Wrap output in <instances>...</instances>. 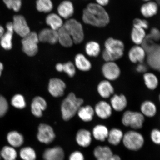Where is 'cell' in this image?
Returning <instances> with one entry per match:
<instances>
[{
    "label": "cell",
    "mask_w": 160,
    "mask_h": 160,
    "mask_svg": "<svg viewBox=\"0 0 160 160\" xmlns=\"http://www.w3.org/2000/svg\"><path fill=\"white\" fill-rule=\"evenodd\" d=\"M82 19L87 24L98 28H104L109 24L110 18L104 8L97 3L89 4L83 10Z\"/></svg>",
    "instance_id": "6da1fadb"
},
{
    "label": "cell",
    "mask_w": 160,
    "mask_h": 160,
    "mask_svg": "<svg viewBox=\"0 0 160 160\" xmlns=\"http://www.w3.org/2000/svg\"><path fill=\"white\" fill-rule=\"evenodd\" d=\"M104 47L102 57L105 62H115L124 54L125 45L121 40L109 37L106 40Z\"/></svg>",
    "instance_id": "7a4b0ae2"
},
{
    "label": "cell",
    "mask_w": 160,
    "mask_h": 160,
    "mask_svg": "<svg viewBox=\"0 0 160 160\" xmlns=\"http://www.w3.org/2000/svg\"><path fill=\"white\" fill-rule=\"evenodd\" d=\"M84 103L83 100L77 98L73 92L70 93L63 100L61 105L62 117L64 121H69L77 114Z\"/></svg>",
    "instance_id": "3957f363"
},
{
    "label": "cell",
    "mask_w": 160,
    "mask_h": 160,
    "mask_svg": "<svg viewBox=\"0 0 160 160\" xmlns=\"http://www.w3.org/2000/svg\"><path fill=\"white\" fill-rule=\"evenodd\" d=\"M124 146L131 151H138L143 147L145 139L141 133L136 130H130L124 133L122 141Z\"/></svg>",
    "instance_id": "277c9868"
},
{
    "label": "cell",
    "mask_w": 160,
    "mask_h": 160,
    "mask_svg": "<svg viewBox=\"0 0 160 160\" xmlns=\"http://www.w3.org/2000/svg\"><path fill=\"white\" fill-rule=\"evenodd\" d=\"M145 121V117L141 112L130 110L124 112L121 119L122 123L123 126L136 131L142 128Z\"/></svg>",
    "instance_id": "5b68a950"
},
{
    "label": "cell",
    "mask_w": 160,
    "mask_h": 160,
    "mask_svg": "<svg viewBox=\"0 0 160 160\" xmlns=\"http://www.w3.org/2000/svg\"><path fill=\"white\" fill-rule=\"evenodd\" d=\"M64 27L71 35L73 43H81L84 37L82 26L75 19H69L64 23Z\"/></svg>",
    "instance_id": "8992f818"
},
{
    "label": "cell",
    "mask_w": 160,
    "mask_h": 160,
    "mask_svg": "<svg viewBox=\"0 0 160 160\" xmlns=\"http://www.w3.org/2000/svg\"><path fill=\"white\" fill-rule=\"evenodd\" d=\"M39 42L38 36L34 32H31L22 40V50L29 57H33L38 51V43Z\"/></svg>",
    "instance_id": "52a82bcc"
},
{
    "label": "cell",
    "mask_w": 160,
    "mask_h": 160,
    "mask_svg": "<svg viewBox=\"0 0 160 160\" xmlns=\"http://www.w3.org/2000/svg\"><path fill=\"white\" fill-rule=\"evenodd\" d=\"M56 137L52 127L45 123H41L38 128L37 138L40 142L49 144L51 143Z\"/></svg>",
    "instance_id": "ba28073f"
},
{
    "label": "cell",
    "mask_w": 160,
    "mask_h": 160,
    "mask_svg": "<svg viewBox=\"0 0 160 160\" xmlns=\"http://www.w3.org/2000/svg\"><path fill=\"white\" fill-rule=\"evenodd\" d=\"M102 72L106 80L114 81L121 75V70L115 62H105L102 66Z\"/></svg>",
    "instance_id": "9c48e42d"
},
{
    "label": "cell",
    "mask_w": 160,
    "mask_h": 160,
    "mask_svg": "<svg viewBox=\"0 0 160 160\" xmlns=\"http://www.w3.org/2000/svg\"><path fill=\"white\" fill-rule=\"evenodd\" d=\"M67 87L66 83L58 78H53L49 80L48 91L53 97L58 98L62 97Z\"/></svg>",
    "instance_id": "30bf717a"
},
{
    "label": "cell",
    "mask_w": 160,
    "mask_h": 160,
    "mask_svg": "<svg viewBox=\"0 0 160 160\" xmlns=\"http://www.w3.org/2000/svg\"><path fill=\"white\" fill-rule=\"evenodd\" d=\"M12 23L14 32L22 38L26 37L31 32L27 21L23 16H14Z\"/></svg>",
    "instance_id": "8fae6325"
},
{
    "label": "cell",
    "mask_w": 160,
    "mask_h": 160,
    "mask_svg": "<svg viewBox=\"0 0 160 160\" xmlns=\"http://www.w3.org/2000/svg\"><path fill=\"white\" fill-rule=\"evenodd\" d=\"M147 57V53L141 45L133 46L128 52L129 59L133 63H143Z\"/></svg>",
    "instance_id": "7c38bea8"
},
{
    "label": "cell",
    "mask_w": 160,
    "mask_h": 160,
    "mask_svg": "<svg viewBox=\"0 0 160 160\" xmlns=\"http://www.w3.org/2000/svg\"><path fill=\"white\" fill-rule=\"evenodd\" d=\"M47 107L46 100L41 96H37L32 102L31 112L36 117L41 118L42 117L43 111L47 109Z\"/></svg>",
    "instance_id": "4fadbf2b"
},
{
    "label": "cell",
    "mask_w": 160,
    "mask_h": 160,
    "mask_svg": "<svg viewBox=\"0 0 160 160\" xmlns=\"http://www.w3.org/2000/svg\"><path fill=\"white\" fill-rule=\"evenodd\" d=\"M94 109L96 115L102 119L109 118L112 114L113 109L111 105L105 101L98 102Z\"/></svg>",
    "instance_id": "5bb4252c"
},
{
    "label": "cell",
    "mask_w": 160,
    "mask_h": 160,
    "mask_svg": "<svg viewBox=\"0 0 160 160\" xmlns=\"http://www.w3.org/2000/svg\"><path fill=\"white\" fill-rule=\"evenodd\" d=\"M146 60L150 68L160 72V44H158L153 51L147 54Z\"/></svg>",
    "instance_id": "9a60e30c"
},
{
    "label": "cell",
    "mask_w": 160,
    "mask_h": 160,
    "mask_svg": "<svg viewBox=\"0 0 160 160\" xmlns=\"http://www.w3.org/2000/svg\"><path fill=\"white\" fill-rule=\"evenodd\" d=\"M159 5L156 1L145 2L140 8V12L145 18H150L157 14Z\"/></svg>",
    "instance_id": "2e32d148"
},
{
    "label": "cell",
    "mask_w": 160,
    "mask_h": 160,
    "mask_svg": "<svg viewBox=\"0 0 160 160\" xmlns=\"http://www.w3.org/2000/svg\"><path fill=\"white\" fill-rule=\"evenodd\" d=\"M127 97L123 94H114L110 99V105L114 111L120 112L124 111L128 105Z\"/></svg>",
    "instance_id": "e0dca14e"
},
{
    "label": "cell",
    "mask_w": 160,
    "mask_h": 160,
    "mask_svg": "<svg viewBox=\"0 0 160 160\" xmlns=\"http://www.w3.org/2000/svg\"><path fill=\"white\" fill-rule=\"evenodd\" d=\"M98 93L102 98L107 99L114 95L115 90L111 82L107 80L100 82L97 88Z\"/></svg>",
    "instance_id": "ac0fdd59"
},
{
    "label": "cell",
    "mask_w": 160,
    "mask_h": 160,
    "mask_svg": "<svg viewBox=\"0 0 160 160\" xmlns=\"http://www.w3.org/2000/svg\"><path fill=\"white\" fill-rule=\"evenodd\" d=\"M65 153L61 147H55L45 149L43 154L44 160H64Z\"/></svg>",
    "instance_id": "d6986e66"
},
{
    "label": "cell",
    "mask_w": 160,
    "mask_h": 160,
    "mask_svg": "<svg viewBox=\"0 0 160 160\" xmlns=\"http://www.w3.org/2000/svg\"><path fill=\"white\" fill-rule=\"evenodd\" d=\"M6 27L7 31L4 33L0 38V43L4 49L9 50L11 49L12 47V39L14 32L12 23L11 22L7 23Z\"/></svg>",
    "instance_id": "ffe728a7"
},
{
    "label": "cell",
    "mask_w": 160,
    "mask_h": 160,
    "mask_svg": "<svg viewBox=\"0 0 160 160\" xmlns=\"http://www.w3.org/2000/svg\"><path fill=\"white\" fill-rule=\"evenodd\" d=\"M38 36L39 42L54 44L58 42V31L51 28H46L40 32Z\"/></svg>",
    "instance_id": "44dd1931"
},
{
    "label": "cell",
    "mask_w": 160,
    "mask_h": 160,
    "mask_svg": "<svg viewBox=\"0 0 160 160\" xmlns=\"http://www.w3.org/2000/svg\"><path fill=\"white\" fill-rule=\"evenodd\" d=\"M76 140L78 144L81 147L84 148L88 147L92 141V133L87 129H80L76 134Z\"/></svg>",
    "instance_id": "7402d4cb"
},
{
    "label": "cell",
    "mask_w": 160,
    "mask_h": 160,
    "mask_svg": "<svg viewBox=\"0 0 160 160\" xmlns=\"http://www.w3.org/2000/svg\"><path fill=\"white\" fill-rule=\"evenodd\" d=\"M58 15L62 18L69 19L71 17L74 12L72 3L69 1H65L60 3L58 8Z\"/></svg>",
    "instance_id": "603a6c76"
},
{
    "label": "cell",
    "mask_w": 160,
    "mask_h": 160,
    "mask_svg": "<svg viewBox=\"0 0 160 160\" xmlns=\"http://www.w3.org/2000/svg\"><path fill=\"white\" fill-rule=\"evenodd\" d=\"M93 153L97 160H109L113 155L111 148L107 146H97L94 149Z\"/></svg>",
    "instance_id": "cb8c5ba5"
},
{
    "label": "cell",
    "mask_w": 160,
    "mask_h": 160,
    "mask_svg": "<svg viewBox=\"0 0 160 160\" xmlns=\"http://www.w3.org/2000/svg\"><path fill=\"white\" fill-rule=\"evenodd\" d=\"M77 114L82 121L88 122L93 119L95 114L94 109L91 105L82 106L78 111Z\"/></svg>",
    "instance_id": "d4e9b609"
},
{
    "label": "cell",
    "mask_w": 160,
    "mask_h": 160,
    "mask_svg": "<svg viewBox=\"0 0 160 160\" xmlns=\"http://www.w3.org/2000/svg\"><path fill=\"white\" fill-rule=\"evenodd\" d=\"M141 112L145 117H154L157 112V106L152 101L147 100L143 102L140 107Z\"/></svg>",
    "instance_id": "484cf974"
},
{
    "label": "cell",
    "mask_w": 160,
    "mask_h": 160,
    "mask_svg": "<svg viewBox=\"0 0 160 160\" xmlns=\"http://www.w3.org/2000/svg\"><path fill=\"white\" fill-rule=\"evenodd\" d=\"M7 139L10 146L13 148L21 147L24 142L23 136L17 131H12L8 133Z\"/></svg>",
    "instance_id": "4316f807"
},
{
    "label": "cell",
    "mask_w": 160,
    "mask_h": 160,
    "mask_svg": "<svg viewBox=\"0 0 160 160\" xmlns=\"http://www.w3.org/2000/svg\"><path fill=\"white\" fill-rule=\"evenodd\" d=\"M124 134L122 130L118 128H113L109 131L107 140L110 144L117 146L122 142Z\"/></svg>",
    "instance_id": "83f0119b"
},
{
    "label": "cell",
    "mask_w": 160,
    "mask_h": 160,
    "mask_svg": "<svg viewBox=\"0 0 160 160\" xmlns=\"http://www.w3.org/2000/svg\"><path fill=\"white\" fill-rule=\"evenodd\" d=\"M75 64V67L81 71H88L92 68L91 62L82 54H78L76 56Z\"/></svg>",
    "instance_id": "f1b7e54d"
},
{
    "label": "cell",
    "mask_w": 160,
    "mask_h": 160,
    "mask_svg": "<svg viewBox=\"0 0 160 160\" xmlns=\"http://www.w3.org/2000/svg\"><path fill=\"white\" fill-rule=\"evenodd\" d=\"M58 42L63 47L69 48L73 45V42L72 38L63 25L58 31Z\"/></svg>",
    "instance_id": "f546056e"
},
{
    "label": "cell",
    "mask_w": 160,
    "mask_h": 160,
    "mask_svg": "<svg viewBox=\"0 0 160 160\" xmlns=\"http://www.w3.org/2000/svg\"><path fill=\"white\" fill-rule=\"evenodd\" d=\"M109 130L106 126L98 124L93 128L92 135L97 141L104 142L107 139Z\"/></svg>",
    "instance_id": "4dcf8cb0"
},
{
    "label": "cell",
    "mask_w": 160,
    "mask_h": 160,
    "mask_svg": "<svg viewBox=\"0 0 160 160\" xmlns=\"http://www.w3.org/2000/svg\"><path fill=\"white\" fill-rule=\"evenodd\" d=\"M46 22L50 28L56 31L61 28L64 25L62 18L58 15L54 13L48 15L46 18Z\"/></svg>",
    "instance_id": "1f68e13d"
},
{
    "label": "cell",
    "mask_w": 160,
    "mask_h": 160,
    "mask_svg": "<svg viewBox=\"0 0 160 160\" xmlns=\"http://www.w3.org/2000/svg\"><path fill=\"white\" fill-rule=\"evenodd\" d=\"M143 79L146 87L150 90H154L158 86L159 79L155 74L147 72L143 74Z\"/></svg>",
    "instance_id": "d6a6232c"
},
{
    "label": "cell",
    "mask_w": 160,
    "mask_h": 160,
    "mask_svg": "<svg viewBox=\"0 0 160 160\" xmlns=\"http://www.w3.org/2000/svg\"><path fill=\"white\" fill-rule=\"evenodd\" d=\"M147 35L145 30L133 27L131 33V41L135 45H141Z\"/></svg>",
    "instance_id": "836d02e7"
},
{
    "label": "cell",
    "mask_w": 160,
    "mask_h": 160,
    "mask_svg": "<svg viewBox=\"0 0 160 160\" xmlns=\"http://www.w3.org/2000/svg\"><path fill=\"white\" fill-rule=\"evenodd\" d=\"M0 155L3 160H16L18 157L17 150L10 145L5 146L2 148Z\"/></svg>",
    "instance_id": "e575fe53"
},
{
    "label": "cell",
    "mask_w": 160,
    "mask_h": 160,
    "mask_svg": "<svg viewBox=\"0 0 160 160\" xmlns=\"http://www.w3.org/2000/svg\"><path fill=\"white\" fill-rule=\"evenodd\" d=\"M86 52L90 57H97L101 52V47L99 44L95 41H90L86 45Z\"/></svg>",
    "instance_id": "d590c367"
},
{
    "label": "cell",
    "mask_w": 160,
    "mask_h": 160,
    "mask_svg": "<svg viewBox=\"0 0 160 160\" xmlns=\"http://www.w3.org/2000/svg\"><path fill=\"white\" fill-rule=\"evenodd\" d=\"M19 155L22 160H36L37 159L34 149L29 147L22 148L19 151Z\"/></svg>",
    "instance_id": "8d00e7d4"
},
{
    "label": "cell",
    "mask_w": 160,
    "mask_h": 160,
    "mask_svg": "<svg viewBox=\"0 0 160 160\" xmlns=\"http://www.w3.org/2000/svg\"><path fill=\"white\" fill-rule=\"evenodd\" d=\"M36 7L38 11L47 13L52 10L53 5L51 0H37Z\"/></svg>",
    "instance_id": "74e56055"
},
{
    "label": "cell",
    "mask_w": 160,
    "mask_h": 160,
    "mask_svg": "<svg viewBox=\"0 0 160 160\" xmlns=\"http://www.w3.org/2000/svg\"><path fill=\"white\" fill-rule=\"evenodd\" d=\"M158 45V43L154 41L148 34H147L141 45L145 49L147 54L153 51Z\"/></svg>",
    "instance_id": "f35d334b"
},
{
    "label": "cell",
    "mask_w": 160,
    "mask_h": 160,
    "mask_svg": "<svg viewBox=\"0 0 160 160\" xmlns=\"http://www.w3.org/2000/svg\"><path fill=\"white\" fill-rule=\"evenodd\" d=\"M11 104L13 107L19 109H23L26 107L24 97L21 94L14 96L11 100Z\"/></svg>",
    "instance_id": "ab89813d"
},
{
    "label": "cell",
    "mask_w": 160,
    "mask_h": 160,
    "mask_svg": "<svg viewBox=\"0 0 160 160\" xmlns=\"http://www.w3.org/2000/svg\"><path fill=\"white\" fill-rule=\"evenodd\" d=\"M8 8L12 9L18 12L19 11L22 6V0H3Z\"/></svg>",
    "instance_id": "60d3db41"
},
{
    "label": "cell",
    "mask_w": 160,
    "mask_h": 160,
    "mask_svg": "<svg viewBox=\"0 0 160 160\" xmlns=\"http://www.w3.org/2000/svg\"><path fill=\"white\" fill-rule=\"evenodd\" d=\"M63 72H64L70 78H72L75 75L76 67L71 62H68L63 64Z\"/></svg>",
    "instance_id": "b9f144b4"
},
{
    "label": "cell",
    "mask_w": 160,
    "mask_h": 160,
    "mask_svg": "<svg viewBox=\"0 0 160 160\" xmlns=\"http://www.w3.org/2000/svg\"><path fill=\"white\" fill-rule=\"evenodd\" d=\"M133 26L134 28L142 29L145 30L148 29L149 27V23L147 20L139 18H136L133 20Z\"/></svg>",
    "instance_id": "7bdbcfd3"
},
{
    "label": "cell",
    "mask_w": 160,
    "mask_h": 160,
    "mask_svg": "<svg viewBox=\"0 0 160 160\" xmlns=\"http://www.w3.org/2000/svg\"><path fill=\"white\" fill-rule=\"evenodd\" d=\"M8 109V104L7 99L0 95V118L3 117L7 113Z\"/></svg>",
    "instance_id": "ee69618b"
},
{
    "label": "cell",
    "mask_w": 160,
    "mask_h": 160,
    "mask_svg": "<svg viewBox=\"0 0 160 160\" xmlns=\"http://www.w3.org/2000/svg\"><path fill=\"white\" fill-rule=\"evenodd\" d=\"M150 138L152 142L157 145H160V130L155 128L152 130Z\"/></svg>",
    "instance_id": "f6af8a7d"
},
{
    "label": "cell",
    "mask_w": 160,
    "mask_h": 160,
    "mask_svg": "<svg viewBox=\"0 0 160 160\" xmlns=\"http://www.w3.org/2000/svg\"><path fill=\"white\" fill-rule=\"evenodd\" d=\"M148 35L156 42L160 41V31L157 28H152Z\"/></svg>",
    "instance_id": "bcb514c9"
},
{
    "label": "cell",
    "mask_w": 160,
    "mask_h": 160,
    "mask_svg": "<svg viewBox=\"0 0 160 160\" xmlns=\"http://www.w3.org/2000/svg\"><path fill=\"white\" fill-rule=\"evenodd\" d=\"M69 160H84V157L81 152L75 151L70 155Z\"/></svg>",
    "instance_id": "7dc6e473"
},
{
    "label": "cell",
    "mask_w": 160,
    "mask_h": 160,
    "mask_svg": "<svg viewBox=\"0 0 160 160\" xmlns=\"http://www.w3.org/2000/svg\"><path fill=\"white\" fill-rule=\"evenodd\" d=\"M136 69L138 72L144 74L147 72L148 68L147 65L144 64L143 63H142L138 64Z\"/></svg>",
    "instance_id": "c3c4849f"
},
{
    "label": "cell",
    "mask_w": 160,
    "mask_h": 160,
    "mask_svg": "<svg viewBox=\"0 0 160 160\" xmlns=\"http://www.w3.org/2000/svg\"><path fill=\"white\" fill-rule=\"evenodd\" d=\"M96 1L97 4L104 7L109 4L110 0H96Z\"/></svg>",
    "instance_id": "681fc988"
},
{
    "label": "cell",
    "mask_w": 160,
    "mask_h": 160,
    "mask_svg": "<svg viewBox=\"0 0 160 160\" xmlns=\"http://www.w3.org/2000/svg\"><path fill=\"white\" fill-rule=\"evenodd\" d=\"M63 64L58 63L56 65L55 68L58 72H63Z\"/></svg>",
    "instance_id": "f907efd6"
},
{
    "label": "cell",
    "mask_w": 160,
    "mask_h": 160,
    "mask_svg": "<svg viewBox=\"0 0 160 160\" xmlns=\"http://www.w3.org/2000/svg\"><path fill=\"white\" fill-rule=\"evenodd\" d=\"M109 160H121V159L119 155L113 154Z\"/></svg>",
    "instance_id": "816d5d0a"
},
{
    "label": "cell",
    "mask_w": 160,
    "mask_h": 160,
    "mask_svg": "<svg viewBox=\"0 0 160 160\" xmlns=\"http://www.w3.org/2000/svg\"><path fill=\"white\" fill-rule=\"evenodd\" d=\"M4 33V29L3 28L2 26L0 25V38H1L2 36L3 35Z\"/></svg>",
    "instance_id": "f5cc1de1"
},
{
    "label": "cell",
    "mask_w": 160,
    "mask_h": 160,
    "mask_svg": "<svg viewBox=\"0 0 160 160\" xmlns=\"http://www.w3.org/2000/svg\"><path fill=\"white\" fill-rule=\"evenodd\" d=\"M3 69V64L0 62V77L1 75L2 71Z\"/></svg>",
    "instance_id": "db71d44e"
},
{
    "label": "cell",
    "mask_w": 160,
    "mask_h": 160,
    "mask_svg": "<svg viewBox=\"0 0 160 160\" xmlns=\"http://www.w3.org/2000/svg\"><path fill=\"white\" fill-rule=\"evenodd\" d=\"M156 2H157L159 6H160V0H156Z\"/></svg>",
    "instance_id": "11a10c76"
},
{
    "label": "cell",
    "mask_w": 160,
    "mask_h": 160,
    "mask_svg": "<svg viewBox=\"0 0 160 160\" xmlns=\"http://www.w3.org/2000/svg\"><path fill=\"white\" fill-rule=\"evenodd\" d=\"M143 1H144L145 2H147L152 1V0H143Z\"/></svg>",
    "instance_id": "9f6ffc18"
},
{
    "label": "cell",
    "mask_w": 160,
    "mask_h": 160,
    "mask_svg": "<svg viewBox=\"0 0 160 160\" xmlns=\"http://www.w3.org/2000/svg\"><path fill=\"white\" fill-rule=\"evenodd\" d=\"M159 102L160 103V95H159Z\"/></svg>",
    "instance_id": "6f0895ef"
},
{
    "label": "cell",
    "mask_w": 160,
    "mask_h": 160,
    "mask_svg": "<svg viewBox=\"0 0 160 160\" xmlns=\"http://www.w3.org/2000/svg\"><path fill=\"white\" fill-rule=\"evenodd\" d=\"M1 155H0V159H1Z\"/></svg>",
    "instance_id": "680465c9"
}]
</instances>
